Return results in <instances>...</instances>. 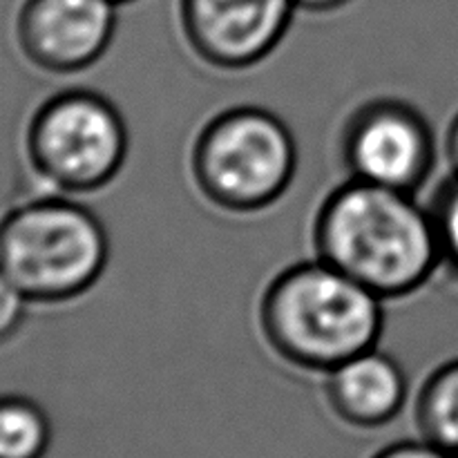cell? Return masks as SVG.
<instances>
[{
    "label": "cell",
    "instance_id": "cell-10",
    "mask_svg": "<svg viewBox=\"0 0 458 458\" xmlns=\"http://www.w3.org/2000/svg\"><path fill=\"white\" fill-rule=\"evenodd\" d=\"M416 425L425 441L458 458V358L438 365L420 385Z\"/></svg>",
    "mask_w": 458,
    "mask_h": 458
},
{
    "label": "cell",
    "instance_id": "cell-4",
    "mask_svg": "<svg viewBox=\"0 0 458 458\" xmlns=\"http://www.w3.org/2000/svg\"><path fill=\"white\" fill-rule=\"evenodd\" d=\"M298 161V143L282 116L235 106L201 125L191 148V177L217 210L258 215L289 192Z\"/></svg>",
    "mask_w": 458,
    "mask_h": 458
},
{
    "label": "cell",
    "instance_id": "cell-2",
    "mask_svg": "<svg viewBox=\"0 0 458 458\" xmlns=\"http://www.w3.org/2000/svg\"><path fill=\"white\" fill-rule=\"evenodd\" d=\"M264 343L286 365L329 374L349 358L378 347L383 300L322 259L282 268L258 302Z\"/></svg>",
    "mask_w": 458,
    "mask_h": 458
},
{
    "label": "cell",
    "instance_id": "cell-5",
    "mask_svg": "<svg viewBox=\"0 0 458 458\" xmlns=\"http://www.w3.org/2000/svg\"><path fill=\"white\" fill-rule=\"evenodd\" d=\"M123 114L98 89L52 94L31 114L25 152L36 177L61 195H92L110 186L128 161Z\"/></svg>",
    "mask_w": 458,
    "mask_h": 458
},
{
    "label": "cell",
    "instance_id": "cell-11",
    "mask_svg": "<svg viewBox=\"0 0 458 458\" xmlns=\"http://www.w3.org/2000/svg\"><path fill=\"white\" fill-rule=\"evenodd\" d=\"M52 425L43 407L22 396L0 398V458H43Z\"/></svg>",
    "mask_w": 458,
    "mask_h": 458
},
{
    "label": "cell",
    "instance_id": "cell-1",
    "mask_svg": "<svg viewBox=\"0 0 458 458\" xmlns=\"http://www.w3.org/2000/svg\"><path fill=\"white\" fill-rule=\"evenodd\" d=\"M316 258L383 302L419 293L441 268L437 228L414 192L347 177L318 206Z\"/></svg>",
    "mask_w": 458,
    "mask_h": 458
},
{
    "label": "cell",
    "instance_id": "cell-9",
    "mask_svg": "<svg viewBox=\"0 0 458 458\" xmlns=\"http://www.w3.org/2000/svg\"><path fill=\"white\" fill-rule=\"evenodd\" d=\"M410 380L401 362L371 347L325 374V396L343 423L358 429L389 425L403 411Z\"/></svg>",
    "mask_w": 458,
    "mask_h": 458
},
{
    "label": "cell",
    "instance_id": "cell-14",
    "mask_svg": "<svg viewBox=\"0 0 458 458\" xmlns=\"http://www.w3.org/2000/svg\"><path fill=\"white\" fill-rule=\"evenodd\" d=\"M374 458H456L452 456L450 452L441 450L434 443L425 441H401L394 443V445H387L385 450H380Z\"/></svg>",
    "mask_w": 458,
    "mask_h": 458
},
{
    "label": "cell",
    "instance_id": "cell-3",
    "mask_svg": "<svg viewBox=\"0 0 458 458\" xmlns=\"http://www.w3.org/2000/svg\"><path fill=\"white\" fill-rule=\"evenodd\" d=\"M107 262L110 237L101 217L72 195L47 191L0 219V273L30 302L83 298Z\"/></svg>",
    "mask_w": 458,
    "mask_h": 458
},
{
    "label": "cell",
    "instance_id": "cell-12",
    "mask_svg": "<svg viewBox=\"0 0 458 458\" xmlns=\"http://www.w3.org/2000/svg\"><path fill=\"white\" fill-rule=\"evenodd\" d=\"M428 208L437 228L441 268L458 284V173L441 179Z\"/></svg>",
    "mask_w": 458,
    "mask_h": 458
},
{
    "label": "cell",
    "instance_id": "cell-15",
    "mask_svg": "<svg viewBox=\"0 0 458 458\" xmlns=\"http://www.w3.org/2000/svg\"><path fill=\"white\" fill-rule=\"evenodd\" d=\"M443 146H445V157H447V164H450V173H458V112L452 116L450 125H447Z\"/></svg>",
    "mask_w": 458,
    "mask_h": 458
},
{
    "label": "cell",
    "instance_id": "cell-7",
    "mask_svg": "<svg viewBox=\"0 0 458 458\" xmlns=\"http://www.w3.org/2000/svg\"><path fill=\"white\" fill-rule=\"evenodd\" d=\"M295 0H179V27L188 49L219 72L262 65L282 45Z\"/></svg>",
    "mask_w": 458,
    "mask_h": 458
},
{
    "label": "cell",
    "instance_id": "cell-8",
    "mask_svg": "<svg viewBox=\"0 0 458 458\" xmlns=\"http://www.w3.org/2000/svg\"><path fill=\"white\" fill-rule=\"evenodd\" d=\"M116 7L112 0H25L16 18L18 47L47 74H79L110 49Z\"/></svg>",
    "mask_w": 458,
    "mask_h": 458
},
{
    "label": "cell",
    "instance_id": "cell-17",
    "mask_svg": "<svg viewBox=\"0 0 458 458\" xmlns=\"http://www.w3.org/2000/svg\"><path fill=\"white\" fill-rule=\"evenodd\" d=\"M112 3H116V4H125V3H132V0H112Z\"/></svg>",
    "mask_w": 458,
    "mask_h": 458
},
{
    "label": "cell",
    "instance_id": "cell-13",
    "mask_svg": "<svg viewBox=\"0 0 458 458\" xmlns=\"http://www.w3.org/2000/svg\"><path fill=\"white\" fill-rule=\"evenodd\" d=\"M30 300L0 273V344L12 340L25 320Z\"/></svg>",
    "mask_w": 458,
    "mask_h": 458
},
{
    "label": "cell",
    "instance_id": "cell-16",
    "mask_svg": "<svg viewBox=\"0 0 458 458\" xmlns=\"http://www.w3.org/2000/svg\"><path fill=\"white\" fill-rule=\"evenodd\" d=\"M352 0H295L298 9H304V12H313V13H329L335 12V9H343Z\"/></svg>",
    "mask_w": 458,
    "mask_h": 458
},
{
    "label": "cell",
    "instance_id": "cell-6",
    "mask_svg": "<svg viewBox=\"0 0 458 458\" xmlns=\"http://www.w3.org/2000/svg\"><path fill=\"white\" fill-rule=\"evenodd\" d=\"M347 177L419 192L437 168V134L428 116L398 97H376L347 116L340 132Z\"/></svg>",
    "mask_w": 458,
    "mask_h": 458
}]
</instances>
